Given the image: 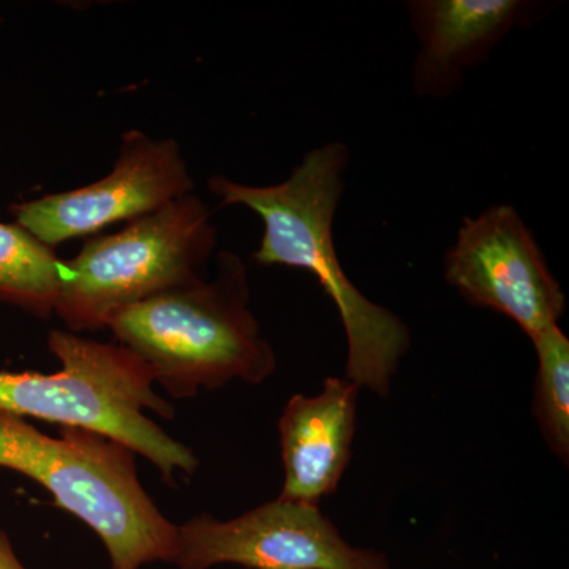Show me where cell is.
Masks as SVG:
<instances>
[{
    "label": "cell",
    "mask_w": 569,
    "mask_h": 569,
    "mask_svg": "<svg viewBox=\"0 0 569 569\" xmlns=\"http://www.w3.org/2000/svg\"><path fill=\"white\" fill-rule=\"evenodd\" d=\"M348 163L347 146L332 141L306 153L283 182L249 186L216 174L208 187L222 206H244L263 220L253 261L302 269L316 277L346 329L347 380L385 397L410 350L411 336L402 318L355 287L337 257L332 224Z\"/></svg>",
    "instance_id": "cell-1"
},
{
    "label": "cell",
    "mask_w": 569,
    "mask_h": 569,
    "mask_svg": "<svg viewBox=\"0 0 569 569\" xmlns=\"http://www.w3.org/2000/svg\"><path fill=\"white\" fill-rule=\"evenodd\" d=\"M217 272L129 307L108 325L119 346L152 370L176 400L233 381L261 385L274 376V348L250 309L247 264L220 250Z\"/></svg>",
    "instance_id": "cell-2"
},
{
    "label": "cell",
    "mask_w": 569,
    "mask_h": 569,
    "mask_svg": "<svg viewBox=\"0 0 569 569\" xmlns=\"http://www.w3.org/2000/svg\"><path fill=\"white\" fill-rule=\"evenodd\" d=\"M134 458L103 433L59 427L51 437L0 410V467L39 482L56 507L86 523L107 549L110 569L171 563L178 545V526L142 488Z\"/></svg>",
    "instance_id": "cell-3"
},
{
    "label": "cell",
    "mask_w": 569,
    "mask_h": 569,
    "mask_svg": "<svg viewBox=\"0 0 569 569\" xmlns=\"http://www.w3.org/2000/svg\"><path fill=\"white\" fill-rule=\"evenodd\" d=\"M48 347L61 362L52 373L0 372V410L59 427H81L127 445L174 485L193 477L197 455L148 417L174 418L173 403L156 391L152 370L119 343L52 329Z\"/></svg>",
    "instance_id": "cell-4"
},
{
    "label": "cell",
    "mask_w": 569,
    "mask_h": 569,
    "mask_svg": "<svg viewBox=\"0 0 569 569\" xmlns=\"http://www.w3.org/2000/svg\"><path fill=\"white\" fill-rule=\"evenodd\" d=\"M217 247L209 206L189 193L63 260L54 313L71 332L99 331L122 310L206 279Z\"/></svg>",
    "instance_id": "cell-5"
},
{
    "label": "cell",
    "mask_w": 569,
    "mask_h": 569,
    "mask_svg": "<svg viewBox=\"0 0 569 569\" xmlns=\"http://www.w3.org/2000/svg\"><path fill=\"white\" fill-rule=\"evenodd\" d=\"M176 569H392L387 553L356 548L317 505L277 497L238 518L209 512L178 526Z\"/></svg>",
    "instance_id": "cell-6"
},
{
    "label": "cell",
    "mask_w": 569,
    "mask_h": 569,
    "mask_svg": "<svg viewBox=\"0 0 569 569\" xmlns=\"http://www.w3.org/2000/svg\"><path fill=\"white\" fill-rule=\"evenodd\" d=\"M445 279L471 306L511 318L531 342L560 326L567 298L512 206L466 217L445 257Z\"/></svg>",
    "instance_id": "cell-7"
},
{
    "label": "cell",
    "mask_w": 569,
    "mask_h": 569,
    "mask_svg": "<svg viewBox=\"0 0 569 569\" xmlns=\"http://www.w3.org/2000/svg\"><path fill=\"white\" fill-rule=\"evenodd\" d=\"M193 189L178 142L129 130L104 178L69 192L22 201L11 206L10 212L20 227L56 249L71 239H89L112 224L149 216Z\"/></svg>",
    "instance_id": "cell-8"
},
{
    "label": "cell",
    "mask_w": 569,
    "mask_h": 569,
    "mask_svg": "<svg viewBox=\"0 0 569 569\" xmlns=\"http://www.w3.org/2000/svg\"><path fill=\"white\" fill-rule=\"evenodd\" d=\"M407 6L419 40L413 89L433 99L452 96L463 71L488 61L512 29L549 10L548 2L537 0H413Z\"/></svg>",
    "instance_id": "cell-9"
},
{
    "label": "cell",
    "mask_w": 569,
    "mask_h": 569,
    "mask_svg": "<svg viewBox=\"0 0 569 569\" xmlns=\"http://www.w3.org/2000/svg\"><path fill=\"white\" fill-rule=\"evenodd\" d=\"M361 388L326 378L316 396L295 395L279 419L283 486L279 498L317 505L332 496L351 460Z\"/></svg>",
    "instance_id": "cell-10"
},
{
    "label": "cell",
    "mask_w": 569,
    "mask_h": 569,
    "mask_svg": "<svg viewBox=\"0 0 569 569\" xmlns=\"http://www.w3.org/2000/svg\"><path fill=\"white\" fill-rule=\"evenodd\" d=\"M63 260L18 223L0 222V302L39 318L54 313Z\"/></svg>",
    "instance_id": "cell-11"
},
{
    "label": "cell",
    "mask_w": 569,
    "mask_h": 569,
    "mask_svg": "<svg viewBox=\"0 0 569 569\" xmlns=\"http://www.w3.org/2000/svg\"><path fill=\"white\" fill-rule=\"evenodd\" d=\"M538 369L531 413L546 447L569 463V340L560 326L535 339Z\"/></svg>",
    "instance_id": "cell-12"
},
{
    "label": "cell",
    "mask_w": 569,
    "mask_h": 569,
    "mask_svg": "<svg viewBox=\"0 0 569 569\" xmlns=\"http://www.w3.org/2000/svg\"><path fill=\"white\" fill-rule=\"evenodd\" d=\"M0 569H28L18 559L11 546L9 535L0 530Z\"/></svg>",
    "instance_id": "cell-13"
}]
</instances>
